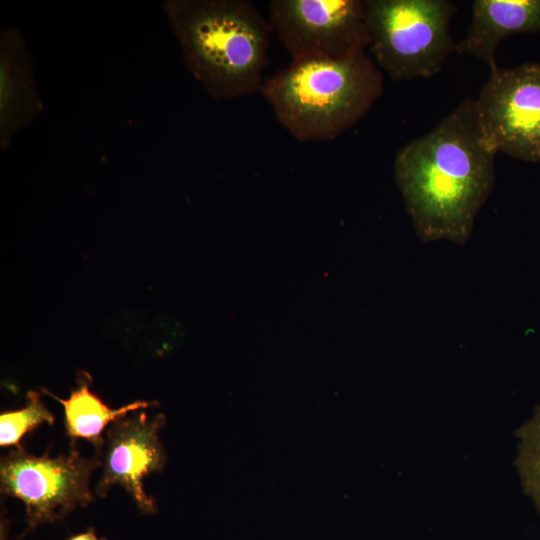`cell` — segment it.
I'll return each instance as SVG.
<instances>
[{
	"mask_svg": "<svg viewBox=\"0 0 540 540\" xmlns=\"http://www.w3.org/2000/svg\"><path fill=\"white\" fill-rule=\"evenodd\" d=\"M495 156L481 134L473 99L397 152L395 181L421 241H468L493 190Z\"/></svg>",
	"mask_w": 540,
	"mask_h": 540,
	"instance_id": "1",
	"label": "cell"
},
{
	"mask_svg": "<svg viewBox=\"0 0 540 540\" xmlns=\"http://www.w3.org/2000/svg\"><path fill=\"white\" fill-rule=\"evenodd\" d=\"M163 10L186 68L208 95L231 100L261 90L270 22L247 0H167Z\"/></svg>",
	"mask_w": 540,
	"mask_h": 540,
	"instance_id": "2",
	"label": "cell"
},
{
	"mask_svg": "<svg viewBox=\"0 0 540 540\" xmlns=\"http://www.w3.org/2000/svg\"><path fill=\"white\" fill-rule=\"evenodd\" d=\"M383 75L361 51L343 58L293 61L260 92L299 141H329L357 124L383 93Z\"/></svg>",
	"mask_w": 540,
	"mask_h": 540,
	"instance_id": "3",
	"label": "cell"
},
{
	"mask_svg": "<svg viewBox=\"0 0 540 540\" xmlns=\"http://www.w3.org/2000/svg\"><path fill=\"white\" fill-rule=\"evenodd\" d=\"M448 0H364L369 49L394 81L430 78L456 51Z\"/></svg>",
	"mask_w": 540,
	"mask_h": 540,
	"instance_id": "4",
	"label": "cell"
},
{
	"mask_svg": "<svg viewBox=\"0 0 540 540\" xmlns=\"http://www.w3.org/2000/svg\"><path fill=\"white\" fill-rule=\"evenodd\" d=\"M99 456L83 457L75 441L68 454L35 456L20 445L0 461V491L25 505V535L44 523L61 521L76 507L94 501L90 488L92 472L101 467Z\"/></svg>",
	"mask_w": 540,
	"mask_h": 540,
	"instance_id": "5",
	"label": "cell"
},
{
	"mask_svg": "<svg viewBox=\"0 0 540 540\" xmlns=\"http://www.w3.org/2000/svg\"><path fill=\"white\" fill-rule=\"evenodd\" d=\"M474 105L483 139L495 154L540 161V63L491 71Z\"/></svg>",
	"mask_w": 540,
	"mask_h": 540,
	"instance_id": "6",
	"label": "cell"
},
{
	"mask_svg": "<svg viewBox=\"0 0 540 540\" xmlns=\"http://www.w3.org/2000/svg\"><path fill=\"white\" fill-rule=\"evenodd\" d=\"M268 10L293 61L343 58L369 46L363 0H272Z\"/></svg>",
	"mask_w": 540,
	"mask_h": 540,
	"instance_id": "7",
	"label": "cell"
},
{
	"mask_svg": "<svg viewBox=\"0 0 540 540\" xmlns=\"http://www.w3.org/2000/svg\"><path fill=\"white\" fill-rule=\"evenodd\" d=\"M165 425L162 413L148 417L145 411L113 421L105 431L104 446L100 454L102 474L95 492L105 497L118 485L132 497L144 513L156 512L153 498L144 491L143 479L161 471L166 464V454L159 439Z\"/></svg>",
	"mask_w": 540,
	"mask_h": 540,
	"instance_id": "8",
	"label": "cell"
},
{
	"mask_svg": "<svg viewBox=\"0 0 540 540\" xmlns=\"http://www.w3.org/2000/svg\"><path fill=\"white\" fill-rule=\"evenodd\" d=\"M43 110L31 55L16 28L0 35V148L7 150L22 129Z\"/></svg>",
	"mask_w": 540,
	"mask_h": 540,
	"instance_id": "9",
	"label": "cell"
},
{
	"mask_svg": "<svg viewBox=\"0 0 540 540\" xmlns=\"http://www.w3.org/2000/svg\"><path fill=\"white\" fill-rule=\"evenodd\" d=\"M540 32V0H475L465 37L456 52L482 60L490 72L497 69L499 43L518 33Z\"/></svg>",
	"mask_w": 540,
	"mask_h": 540,
	"instance_id": "10",
	"label": "cell"
},
{
	"mask_svg": "<svg viewBox=\"0 0 540 540\" xmlns=\"http://www.w3.org/2000/svg\"><path fill=\"white\" fill-rule=\"evenodd\" d=\"M77 380L78 387L67 399H61L46 389L42 391L63 405L66 433L71 441L87 440L95 447L96 454H100L104 446L103 432L113 421L126 417L129 412L157 405L155 401H135L112 409L90 390L92 378L87 372L81 371Z\"/></svg>",
	"mask_w": 540,
	"mask_h": 540,
	"instance_id": "11",
	"label": "cell"
},
{
	"mask_svg": "<svg viewBox=\"0 0 540 540\" xmlns=\"http://www.w3.org/2000/svg\"><path fill=\"white\" fill-rule=\"evenodd\" d=\"M517 436L520 444L515 465L525 493L540 513V404L533 417L517 431Z\"/></svg>",
	"mask_w": 540,
	"mask_h": 540,
	"instance_id": "12",
	"label": "cell"
},
{
	"mask_svg": "<svg viewBox=\"0 0 540 540\" xmlns=\"http://www.w3.org/2000/svg\"><path fill=\"white\" fill-rule=\"evenodd\" d=\"M54 415L46 408L36 391L27 393V403L19 410L0 414V446L17 447L22 437L43 423L53 425Z\"/></svg>",
	"mask_w": 540,
	"mask_h": 540,
	"instance_id": "13",
	"label": "cell"
},
{
	"mask_svg": "<svg viewBox=\"0 0 540 540\" xmlns=\"http://www.w3.org/2000/svg\"><path fill=\"white\" fill-rule=\"evenodd\" d=\"M68 540H106L96 535L95 529L90 527L87 531L71 536Z\"/></svg>",
	"mask_w": 540,
	"mask_h": 540,
	"instance_id": "14",
	"label": "cell"
}]
</instances>
